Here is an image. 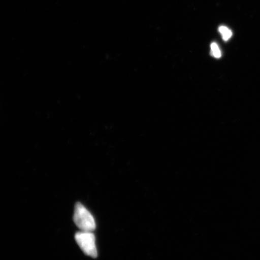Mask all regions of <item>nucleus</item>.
I'll list each match as a JSON object with an SVG mask.
<instances>
[{
    "label": "nucleus",
    "mask_w": 260,
    "mask_h": 260,
    "mask_svg": "<svg viewBox=\"0 0 260 260\" xmlns=\"http://www.w3.org/2000/svg\"><path fill=\"white\" fill-rule=\"evenodd\" d=\"M74 221L76 225L83 232H93L96 229L95 220L92 214L80 203L75 206Z\"/></svg>",
    "instance_id": "nucleus-1"
},
{
    "label": "nucleus",
    "mask_w": 260,
    "mask_h": 260,
    "mask_svg": "<svg viewBox=\"0 0 260 260\" xmlns=\"http://www.w3.org/2000/svg\"><path fill=\"white\" fill-rule=\"evenodd\" d=\"M75 239L81 249L86 255L92 258L97 257L95 236L92 232L81 231L76 233Z\"/></svg>",
    "instance_id": "nucleus-2"
},
{
    "label": "nucleus",
    "mask_w": 260,
    "mask_h": 260,
    "mask_svg": "<svg viewBox=\"0 0 260 260\" xmlns=\"http://www.w3.org/2000/svg\"><path fill=\"white\" fill-rule=\"evenodd\" d=\"M219 31L221 35H222L224 41H228L232 37L233 32L232 30H230L225 26H220L219 28Z\"/></svg>",
    "instance_id": "nucleus-3"
},
{
    "label": "nucleus",
    "mask_w": 260,
    "mask_h": 260,
    "mask_svg": "<svg viewBox=\"0 0 260 260\" xmlns=\"http://www.w3.org/2000/svg\"><path fill=\"white\" fill-rule=\"evenodd\" d=\"M211 53L214 57L220 58L221 57V52L218 45L214 42L211 44Z\"/></svg>",
    "instance_id": "nucleus-4"
}]
</instances>
